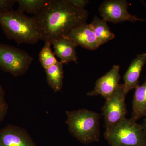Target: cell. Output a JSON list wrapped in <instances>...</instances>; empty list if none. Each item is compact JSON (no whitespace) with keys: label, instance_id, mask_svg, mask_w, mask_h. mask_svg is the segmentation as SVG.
Instances as JSON below:
<instances>
[{"label":"cell","instance_id":"d6986e66","mask_svg":"<svg viewBox=\"0 0 146 146\" xmlns=\"http://www.w3.org/2000/svg\"><path fill=\"white\" fill-rule=\"evenodd\" d=\"M17 0H0V13L13 9Z\"/></svg>","mask_w":146,"mask_h":146},{"label":"cell","instance_id":"5bb4252c","mask_svg":"<svg viewBox=\"0 0 146 146\" xmlns=\"http://www.w3.org/2000/svg\"><path fill=\"white\" fill-rule=\"evenodd\" d=\"M63 65L58 61L54 65L45 69L48 85L55 93L61 91L64 78Z\"/></svg>","mask_w":146,"mask_h":146},{"label":"cell","instance_id":"7c38bea8","mask_svg":"<svg viewBox=\"0 0 146 146\" xmlns=\"http://www.w3.org/2000/svg\"><path fill=\"white\" fill-rule=\"evenodd\" d=\"M53 46L54 53L60 59L63 64L71 62L77 63L78 56L76 51L77 46L70 39L66 37H62L51 43Z\"/></svg>","mask_w":146,"mask_h":146},{"label":"cell","instance_id":"30bf717a","mask_svg":"<svg viewBox=\"0 0 146 146\" xmlns=\"http://www.w3.org/2000/svg\"><path fill=\"white\" fill-rule=\"evenodd\" d=\"M77 46L91 50H95L100 46L91 24L86 23L72 29L65 36Z\"/></svg>","mask_w":146,"mask_h":146},{"label":"cell","instance_id":"5b68a950","mask_svg":"<svg viewBox=\"0 0 146 146\" xmlns=\"http://www.w3.org/2000/svg\"><path fill=\"white\" fill-rule=\"evenodd\" d=\"M33 60V58L23 50L0 44V68L13 76L26 74Z\"/></svg>","mask_w":146,"mask_h":146},{"label":"cell","instance_id":"8fae6325","mask_svg":"<svg viewBox=\"0 0 146 146\" xmlns=\"http://www.w3.org/2000/svg\"><path fill=\"white\" fill-rule=\"evenodd\" d=\"M146 63V53L138 54L131 63L123 76V84L127 94L130 90L136 89L139 85V80L144 65Z\"/></svg>","mask_w":146,"mask_h":146},{"label":"cell","instance_id":"277c9868","mask_svg":"<svg viewBox=\"0 0 146 146\" xmlns=\"http://www.w3.org/2000/svg\"><path fill=\"white\" fill-rule=\"evenodd\" d=\"M133 119L125 118L106 130L105 138L111 146H146L142 125Z\"/></svg>","mask_w":146,"mask_h":146},{"label":"cell","instance_id":"4fadbf2b","mask_svg":"<svg viewBox=\"0 0 146 146\" xmlns=\"http://www.w3.org/2000/svg\"><path fill=\"white\" fill-rule=\"evenodd\" d=\"M146 117V78L142 85L135 89L133 102L131 119L137 121Z\"/></svg>","mask_w":146,"mask_h":146},{"label":"cell","instance_id":"7a4b0ae2","mask_svg":"<svg viewBox=\"0 0 146 146\" xmlns=\"http://www.w3.org/2000/svg\"><path fill=\"white\" fill-rule=\"evenodd\" d=\"M0 26L7 38L18 45L35 44L40 40L38 27L33 17L13 9L0 13Z\"/></svg>","mask_w":146,"mask_h":146},{"label":"cell","instance_id":"3957f363","mask_svg":"<svg viewBox=\"0 0 146 146\" xmlns=\"http://www.w3.org/2000/svg\"><path fill=\"white\" fill-rule=\"evenodd\" d=\"M70 133L82 143L87 144L99 140L100 115L88 110L82 109L66 112Z\"/></svg>","mask_w":146,"mask_h":146},{"label":"cell","instance_id":"8992f818","mask_svg":"<svg viewBox=\"0 0 146 146\" xmlns=\"http://www.w3.org/2000/svg\"><path fill=\"white\" fill-rule=\"evenodd\" d=\"M127 95L123 84H120L114 94L106 100L102 108L106 130H108L125 119L127 112L125 102Z\"/></svg>","mask_w":146,"mask_h":146},{"label":"cell","instance_id":"44dd1931","mask_svg":"<svg viewBox=\"0 0 146 146\" xmlns=\"http://www.w3.org/2000/svg\"><path fill=\"white\" fill-rule=\"evenodd\" d=\"M142 125L143 126L144 133H145V136L146 138V117H145V119H144Z\"/></svg>","mask_w":146,"mask_h":146},{"label":"cell","instance_id":"ac0fdd59","mask_svg":"<svg viewBox=\"0 0 146 146\" xmlns=\"http://www.w3.org/2000/svg\"><path fill=\"white\" fill-rule=\"evenodd\" d=\"M8 109L9 105L5 98V92L0 84V123L4 119Z\"/></svg>","mask_w":146,"mask_h":146},{"label":"cell","instance_id":"e0dca14e","mask_svg":"<svg viewBox=\"0 0 146 146\" xmlns=\"http://www.w3.org/2000/svg\"><path fill=\"white\" fill-rule=\"evenodd\" d=\"M51 45L49 42H45V44L39 54V62L45 70L54 65L58 61L52 50Z\"/></svg>","mask_w":146,"mask_h":146},{"label":"cell","instance_id":"9c48e42d","mask_svg":"<svg viewBox=\"0 0 146 146\" xmlns=\"http://www.w3.org/2000/svg\"><path fill=\"white\" fill-rule=\"evenodd\" d=\"M0 146H36L25 129L8 124L0 129Z\"/></svg>","mask_w":146,"mask_h":146},{"label":"cell","instance_id":"9a60e30c","mask_svg":"<svg viewBox=\"0 0 146 146\" xmlns=\"http://www.w3.org/2000/svg\"><path fill=\"white\" fill-rule=\"evenodd\" d=\"M91 25L100 46L115 38V34L110 31L107 22L96 15L94 16Z\"/></svg>","mask_w":146,"mask_h":146},{"label":"cell","instance_id":"2e32d148","mask_svg":"<svg viewBox=\"0 0 146 146\" xmlns=\"http://www.w3.org/2000/svg\"><path fill=\"white\" fill-rule=\"evenodd\" d=\"M48 0H17L18 10L30 14H36L48 3Z\"/></svg>","mask_w":146,"mask_h":146},{"label":"cell","instance_id":"ffe728a7","mask_svg":"<svg viewBox=\"0 0 146 146\" xmlns=\"http://www.w3.org/2000/svg\"><path fill=\"white\" fill-rule=\"evenodd\" d=\"M73 5L81 9H84L85 6L89 3L87 0H69Z\"/></svg>","mask_w":146,"mask_h":146},{"label":"cell","instance_id":"ba28073f","mask_svg":"<svg viewBox=\"0 0 146 146\" xmlns=\"http://www.w3.org/2000/svg\"><path fill=\"white\" fill-rule=\"evenodd\" d=\"M120 66L114 65L112 69L97 80L94 90L87 93V96H93L100 95L106 100L110 98L119 86L121 77Z\"/></svg>","mask_w":146,"mask_h":146},{"label":"cell","instance_id":"52a82bcc","mask_svg":"<svg viewBox=\"0 0 146 146\" xmlns=\"http://www.w3.org/2000/svg\"><path fill=\"white\" fill-rule=\"evenodd\" d=\"M128 7V3L125 0H108L102 3L99 10L102 19L107 22L117 24L144 21L129 13Z\"/></svg>","mask_w":146,"mask_h":146},{"label":"cell","instance_id":"6da1fadb","mask_svg":"<svg viewBox=\"0 0 146 146\" xmlns=\"http://www.w3.org/2000/svg\"><path fill=\"white\" fill-rule=\"evenodd\" d=\"M89 14L85 9L76 7L69 0H48L33 17L38 27L40 40L52 43L86 23Z\"/></svg>","mask_w":146,"mask_h":146}]
</instances>
